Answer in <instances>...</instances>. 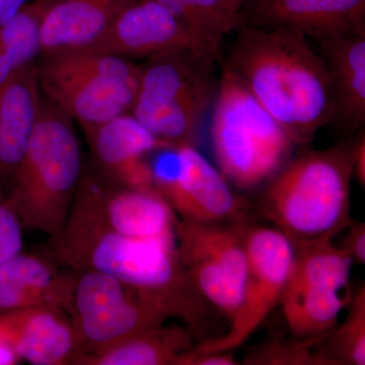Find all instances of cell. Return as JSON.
<instances>
[{
	"label": "cell",
	"instance_id": "1",
	"mask_svg": "<svg viewBox=\"0 0 365 365\" xmlns=\"http://www.w3.org/2000/svg\"><path fill=\"white\" fill-rule=\"evenodd\" d=\"M225 66L284 129L307 145L332 123L334 105L322 58L299 32L242 26Z\"/></svg>",
	"mask_w": 365,
	"mask_h": 365
},
{
	"label": "cell",
	"instance_id": "2",
	"mask_svg": "<svg viewBox=\"0 0 365 365\" xmlns=\"http://www.w3.org/2000/svg\"><path fill=\"white\" fill-rule=\"evenodd\" d=\"M51 247L62 267L111 275L160 300L174 318L192 330L202 325L207 314L205 299L182 264L177 241L119 234L74 196L66 222L51 240Z\"/></svg>",
	"mask_w": 365,
	"mask_h": 365
},
{
	"label": "cell",
	"instance_id": "3",
	"mask_svg": "<svg viewBox=\"0 0 365 365\" xmlns=\"http://www.w3.org/2000/svg\"><path fill=\"white\" fill-rule=\"evenodd\" d=\"M354 141L307 150L270 180L262 210L292 245L332 241L351 225Z\"/></svg>",
	"mask_w": 365,
	"mask_h": 365
},
{
	"label": "cell",
	"instance_id": "4",
	"mask_svg": "<svg viewBox=\"0 0 365 365\" xmlns=\"http://www.w3.org/2000/svg\"><path fill=\"white\" fill-rule=\"evenodd\" d=\"M83 172L73 120L42 93L25 155L6 189L7 201L24 230L56 237Z\"/></svg>",
	"mask_w": 365,
	"mask_h": 365
},
{
	"label": "cell",
	"instance_id": "5",
	"mask_svg": "<svg viewBox=\"0 0 365 365\" xmlns=\"http://www.w3.org/2000/svg\"><path fill=\"white\" fill-rule=\"evenodd\" d=\"M148 59L130 114L162 140L196 146L217 97L220 57L184 49Z\"/></svg>",
	"mask_w": 365,
	"mask_h": 365
},
{
	"label": "cell",
	"instance_id": "6",
	"mask_svg": "<svg viewBox=\"0 0 365 365\" xmlns=\"http://www.w3.org/2000/svg\"><path fill=\"white\" fill-rule=\"evenodd\" d=\"M212 108L213 151L228 182L253 189L270 181L289 162L292 139L225 66Z\"/></svg>",
	"mask_w": 365,
	"mask_h": 365
},
{
	"label": "cell",
	"instance_id": "7",
	"mask_svg": "<svg viewBox=\"0 0 365 365\" xmlns=\"http://www.w3.org/2000/svg\"><path fill=\"white\" fill-rule=\"evenodd\" d=\"M36 67L43 95L86 134L130 114L143 71L131 59L76 49L43 53Z\"/></svg>",
	"mask_w": 365,
	"mask_h": 365
},
{
	"label": "cell",
	"instance_id": "8",
	"mask_svg": "<svg viewBox=\"0 0 365 365\" xmlns=\"http://www.w3.org/2000/svg\"><path fill=\"white\" fill-rule=\"evenodd\" d=\"M68 314L78 334V357L133 339L173 317L160 300L95 271L74 272Z\"/></svg>",
	"mask_w": 365,
	"mask_h": 365
},
{
	"label": "cell",
	"instance_id": "9",
	"mask_svg": "<svg viewBox=\"0 0 365 365\" xmlns=\"http://www.w3.org/2000/svg\"><path fill=\"white\" fill-rule=\"evenodd\" d=\"M244 240L248 269L241 302L230 328L222 337L194 346L189 354L234 351L279 304L292 266V242L277 228L268 227L245 230Z\"/></svg>",
	"mask_w": 365,
	"mask_h": 365
},
{
	"label": "cell",
	"instance_id": "10",
	"mask_svg": "<svg viewBox=\"0 0 365 365\" xmlns=\"http://www.w3.org/2000/svg\"><path fill=\"white\" fill-rule=\"evenodd\" d=\"M153 186L182 220L222 222L240 217L244 201L227 180L189 143H175L153 153Z\"/></svg>",
	"mask_w": 365,
	"mask_h": 365
},
{
	"label": "cell",
	"instance_id": "11",
	"mask_svg": "<svg viewBox=\"0 0 365 365\" xmlns=\"http://www.w3.org/2000/svg\"><path fill=\"white\" fill-rule=\"evenodd\" d=\"M222 42L182 23L155 0H135L98 39L76 50L127 59L184 49L220 57Z\"/></svg>",
	"mask_w": 365,
	"mask_h": 365
},
{
	"label": "cell",
	"instance_id": "12",
	"mask_svg": "<svg viewBox=\"0 0 365 365\" xmlns=\"http://www.w3.org/2000/svg\"><path fill=\"white\" fill-rule=\"evenodd\" d=\"M76 197L119 234L139 240L177 241L176 213L157 192L117 186L95 170L83 172Z\"/></svg>",
	"mask_w": 365,
	"mask_h": 365
},
{
	"label": "cell",
	"instance_id": "13",
	"mask_svg": "<svg viewBox=\"0 0 365 365\" xmlns=\"http://www.w3.org/2000/svg\"><path fill=\"white\" fill-rule=\"evenodd\" d=\"M86 136L98 174L117 186L157 192L146 158L174 143L153 135L131 114L115 118Z\"/></svg>",
	"mask_w": 365,
	"mask_h": 365
},
{
	"label": "cell",
	"instance_id": "14",
	"mask_svg": "<svg viewBox=\"0 0 365 365\" xmlns=\"http://www.w3.org/2000/svg\"><path fill=\"white\" fill-rule=\"evenodd\" d=\"M299 32L309 40L365 26V0H247L240 28Z\"/></svg>",
	"mask_w": 365,
	"mask_h": 365
},
{
	"label": "cell",
	"instance_id": "15",
	"mask_svg": "<svg viewBox=\"0 0 365 365\" xmlns=\"http://www.w3.org/2000/svg\"><path fill=\"white\" fill-rule=\"evenodd\" d=\"M51 256L21 251L0 265V314L35 307L68 313L74 272Z\"/></svg>",
	"mask_w": 365,
	"mask_h": 365
},
{
	"label": "cell",
	"instance_id": "16",
	"mask_svg": "<svg viewBox=\"0 0 365 365\" xmlns=\"http://www.w3.org/2000/svg\"><path fill=\"white\" fill-rule=\"evenodd\" d=\"M19 359L33 365L73 364L81 355L69 314L55 307H35L0 314Z\"/></svg>",
	"mask_w": 365,
	"mask_h": 365
},
{
	"label": "cell",
	"instance_id": "17",
	"mask_svg": "<svg viewBox=\"0 0 365 365\" xmlns=\"http://www.w3.org/2000/svg\"><path fill=\"white\" fill-rule=\"evenodd\" d=\"M325 62L334 123L354 131L365 122V26L314 40ZM332 122V123H333Z\"/></svg>",
	"mask_w": 365,
	"mask_h": 365
},
{
	"label": "cell",
	"instance_id": "18",
	"mask_svg": "<svg viewBox=\"0 0 365 365\" xmlns=\"http://www.w3.org/2000/svg\"><path fill=\"white\" fill-rule=\"evenodd\" d=\"M41 98L35 63L0 83V186L4 191L25 155L37 122Z\"/></svg>",
	"mask_w": 365,
	"mask_h": 365
},
{
	"label": "cell",
	"instance_id": "19",
	"mask_svg": "<svg viewBox=\"0 0 365 365\" xmlns=\"http://www.w3.org/2000/svg\"><path fill=\"white\" fill-rule=\"evenodd\" d=\"M133 1L55 0L41 23V52L79 49L91 44Z\"/></svg>",
	"mask_w": 365,
	"mask_h": 365
},
{
	"label": "cell",
	"instance_id": "20",
	"mask_svg": "<svg viewBox=\"0 0 365 365\" xmlns=\"http://www.w3.org/2000/svg\"><path fill=\"white\" fill-rule=\"evenodd\" d=\"M175 232L182 261L201 260L215 264L242 292L248 269L244 228L225 227L220 222L177 220Z\"/></svg>",
	"mask_w": 365,
	"mask_h": 365
},
{
	"label": "cell",
	"instance_id": "21",
	"mask_svg": "<svg viewBox=\"0 0 365 365\" xmlns=\"http://www.w3.org/2000/svg\"><path fill=\"white\" fill-rule=\"evenodd\" d=\"M326 285L285 284L279 304L292 338L321 343L337 323L350 294Z\"/></svg>",
	"mask_w": 365,
	"mask_h": 365
},
{
	"label": "cell",
	"instance_id": "22",
	"mask_svg": "<svg viewBox=\"0 0 365 365\" xmlns=\"http://www.w3.org/2000/svg\"><path fill=\"white\" fill-rule=\"evenodd\" d=\"M193 330L188 327L163 325L98 353L83 355L76 365H179L193 349Z\"/></svg>",
	"mask_w": 365,
	"mask_h": 365
},
{
	"label": "cell",
	"instance_id": "23",
	"mask_svg": "<svg viewBox=\"0 0 365 365\" xmlns=\"http://www.w3.org/2000/svg\"><path fill=\"white\" fill-rule=\"evenodd\" d=\"M54 1L35 0L25 4L0 29V83L34 63V59L41 52V23L46 11Z\"/></svg>",
	"mask_w": 365,
	"mask_h": 365
},
{
	"label": "cell",
	"instance_id": "24",
	"mask_svg": "<svg viewBox=\"0 0 365 365\" xmlns=\"http://www.w3.org/2000/svg\"><path fill=\"white\" fill-rule=\"evenodd\" d=\"M182 23L222 41L240 28V11L227 0H155Z\"/></svg>",
	"mask_w": 365,
	"mask_h": 365
},
{
	"label": "cell",
	"instance_id": "25",
	"mask_svg": "<svg viewBox=\"0 0 365 365\" xmlns=\"http://www.w3.org/2000/svg\"><path fill=\"white\" fill-rule=\"evenodd\" d=\"M346 321L318 353L330 365L365 364V289L360 287L349 302Z\"/></svg>",
	"mask_w": 365,
	"mask_h": 365
},
{
	"label": "cell",
	"instance_id": "26",
	"mask_svg": "<svg viewBox=\"0 0 365 365\" xmlns=\"http://www.w3.org/2000/svg\"><path fill=\"white\" fill-rule=\"evenodd\" d=\"M319 344L314 341L294 339L281 340L279 338L269 341L255 347L246 359L244 364L254 365H330L318 351L312 348Z\"/></svg>",
	"mask_w": 365,
	"mask_h": 365
},
{
	"label": "cell",
	"instance_id": "27",
	"mask_svg": "<svg viewBox=\"0 0 365 365\" xmlns=\"http://www.w3.org/2000/svg\"><path fill=\"white\" fill-rule=\"evenodd\" d=\"M24 228L0 186V265L23 251Z\"/></svg>",
	"mask_w": 365,
	"mask_h": 365
},
{
	"label": "cell",
	"instance_id": "28",
	"mask_svg": "<svg viewBox=\"0 0 365 365\" xmlns=\"http://www.w3.org/2000/svg\"><path fill=\"white\" fill-rule=\"evenodd\" d=\"M350 230L342 248L347 252L353 263H365V225L359 222L349 225Z\"/></svg>",
	"mask_w": 365,
	"mask_h": 365
},
{
	"label": "cell",
	"instance_id": "29",
	"mask_svg": "<svg viewBox=\"0 0 365 365\" xmlns=\"http://www.w3.org/2000/svg\"><path fill=\"white\" fill-rule=\"evenodd\" d=\"M20 360L0 319V365L18 364Z\"/></svg>",
	"mask_w": 365,
	"mask_h": 365
},
{
	"label": "cell",
	"instance_id": "30",
	"mask_svg": "<svg viewBox=\"0 0 365 365\" xmlns=\"http://www.w3.org/2000/svg\"><path fill=\"white\" fill-rule=\"evenodd\" d=\"M353 172L360 184L365 182V140L364 133L360 134L354 140V158H353Z\"/></svg>",
	"mask_w": 365,
	"mask_h": 365
},
{
	"label": "cell",
	"instance_id": "31",
	"mask_svg": "<svg viewBox=\"0 0 365 365\" xmlns=\"http://www.w3.org/2000/svg\"><path fill=\"white\" fill-rule=\"evenodd\" d=\"M26 0H0V29L25 6Z\"/></svg>",
	"mask_w": 365,
	"mask_h": 365
},
{
	"label": "cell",
	"instance_id": "32",
	"mask_svg": "<svg viewBox=\"0 0 365 365\" xmlns=\"http://www.w3.org/2000/svg\"><path fill=\"white\" fill-rule=\"evenodd\" d=\"M227 1L230 2V4H232V6H234L235 9H237V11H240L242 4H244L247 0H227Z\"/></svg>",
	"mask_w": 365,
	"mask_h": 365
}]
</instances>
